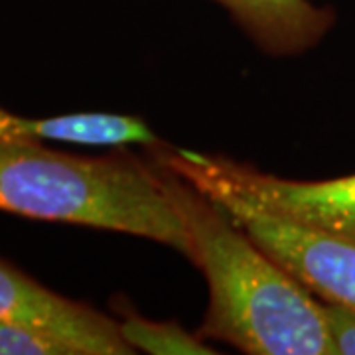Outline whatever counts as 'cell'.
Wrapping results in <instances>:
<instances>
[{
  "instance_id": "3957f363",
  "label": "cell",
  "mask_w": 355,
  "mask_h": 355,
  "mask_svg": "<svg viewBox=\"0 0 355 355\" xmlns=\"http://www.w3.org/2000/svg\"><path fill=\"white\" fill-rule=\"evenodd\" d=\"M153 158L203 191H221L268 214L355 239V174L298 182L265 174L253 166L190 150L154 146Z\"/></svg>"
},
{
  "instance_id": "30bf717a",
  "label": "cell",
  "mask_w": 355,
  "mask_h": 355,
  "mask_svg": "<svg viewBox=\"0 0 355 355\" xmlns=\"http://www.w3.org/2000/svg\"><path fill=\"white\" fill-rule=\"evenodd\" d=\"M334 354L355 355V310L322 300Z\"/></svg>"
},
{
  "instance_id": "9c48e42d",
  "label": "cell",
  "mask_w": 355,
  "mask_h": 355,
  "mask_svg": "<svg viewBox=\"0 0 355 355\" xmlns=\"http://www.w3.org/2000/svg\"><path fill=\"white\" fill-rule=\"evenodd\" d=\"M0 355H79V352L51 331L0 322Z\"/></svg>"
},
{
  "instance_id": "8992f818",
  "label": "cell",
  "mask_w": 355,
  "mask_h": 355,
  "mask_svg": "<svg viewBox=\"0 0 355 355\" xmlns=\"http://www.w3.org/2000/svg\"><path fill=\"white\" fill-rule=\"evenodd\" d=\"M259 48L291 55L314 48L334 24V12L308 0H217Z\"/></svg>"
},
{
  "instance_id": "277c9868",
  "label": "cell",
  "mask_w": 355,
  "mask_h": 355,
  "mask_svg": "<svg viewBox=\"0 0 355 355\" xmlns=\"http://www.w3.org/2000/svg\"><path fill=\"white\" fill-rule=\"evenodd\" d=\"M205 193L314 296L355 310V239L268 214L229 193Z\"/></svg>"
},
{
  "instance_id": "6da1fadb",
  "label": "cell",
  "mask_w": 355,
  "mask_h": 355,
  "mask_svg": "<svg viewBox=\"0 0 355 355\" xmlns=\"http://www.w3.org/2000/svg\"><path fill=\"white\" fill-rule=\"evenodd\" d=\"M188 233L191 263L209 286L198 336L251 355L334 354L322 300L265 253L219 203L154 160Z\"/></svg>"
},
{
  "instance_id": "ba28073f",
  "label": "cell",
  "mask_w": 355,
  "mask_h": 355,
  "mask_svg": "<svg viewBox=\"0 0 355 355\" xmlns=\"http://www.w3.org/2000/svg\"><path fill=\"white\" fill-rule=\"evenodd\" d=\"M121 336L137 352L153 355L216 354L198 334H190L176 322H150L139 314H125L119 322Z\"/></svg>"
},
{
  "instance_id": "5b68a950",
  "label": "cell",
  "mask_w": 355,
  "mask_h": 355,
  "mask_svg": "<svg viewBox=\"0 0 355 355\" xmlns=\"http://www.w3.org/2000/svg\"><path fill=\"white\" fill-rule=\"evenodd\" d=\"M0 322L51 331L79 355H127L135 349L121 336L119 322L91 306L64 298L22 270L0 261Z\"/></svg>"
},
{
  "instance_id": "7a4b0ae2",
  "label": "cell",
  "mask_w": 355,
  "mask_h": 355,
  "mask_svg": "<svg viewBox=\"0 0 355 355\" xmlns=\"http://www.w3.org/2000/svg\"><path fill=\"white\" fill-rule=\"evenodd\" d=\"M0 211L128 233L190 253L156 166L130 154L95 158L36 140H0Z\"/></svg>"
},
{
  "instance_id": "52a82bcc",
  "label": "cell",
  "mask_w": 355,
  "mask_h": 355,
  "mask_svg": "<svg viewBox=\"0 0 355 355\" xmlns=\"http://www.w3.org/2000/svg\"><path fill=\"white\" fill-rule=\"evenodd\" d=\"M0 140L73 142L91 146H160L150 127L137 116L79 113L50 119H30L0 109Z\"/></svg>"
}]
</instances>
